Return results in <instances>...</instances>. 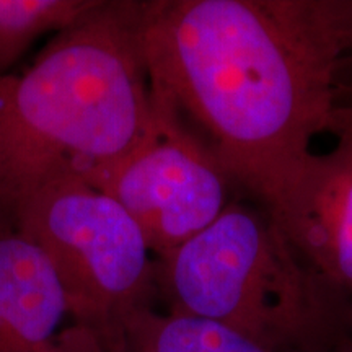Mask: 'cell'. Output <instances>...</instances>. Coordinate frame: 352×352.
Listing matches in <instances>:
<instances>
[{"instance_id":"cell-3","label":"cell","mask_w":352,"mask_h":352,"mask_svg":"<svg viewBox=\"0 0 352 352\" xmlns=\"http://www.w3.org/2000/svg\"><path fill=\"white\" fill-rule=\"evenodd\" d=\"M158 303L294 352H341L352 307L307 266L261 204L232 199L208 228L157 258Z\"/></svg>"},{"instance_id":"cell-5","label":"cell","mask_w":352,"mask_h":352,"mask_svg":"<svg viewBox=\"0 0 352 352\" xmlns=\"http://www.w3.org/2000/svg\"><path fill=\"white\" fill-rule=\"evenodd\" d=\"M153 103L152 126L142 140L83 179L120 202L155 258H164L223 212L235 184L168 103L155 94Z\"/></svg>"},{"instance_id":"cell-2","label":"cell","mask_w":352,"mask_h":352,"mask_svg":"<svg viewBox=\"0 0 352 352\" xmlns=\"http://www.w3.org/2000/svg\"><path fill=\"white\" fill-rule=\"evenodd\" d=\"M144 0H98L21 74L0 78V217L63 176L87 178L151 129Z\"/></svg>"},{"instance_id":"cell-10","label":"cell","mask_w":352,"mask_h":352,"mask_svg":"<svg viewBox=\"0 0 352 352\" xmlns=\"http://www.w3.org/2000/svg\"><path fill=\"white\" fill-rule=\"evenodd\" d=\"M329 131L336 135L341 132H352V85H341Z\"/></svg>"},{"instance_id":"cell-7","label":"cell","mask_w":352,"mask_h":352,"mask_svg":"<svg viewBox=\"0 0 352 352\" xmlns=\"http://www.w3.org/2000/svg\"><path fill=\"white\" fill-rule=\"evenodd\" d=\"M271 217L310 270L352 296V132L338 134L328 153H311Z\"/></svg>"},{"instance_id":"cell-9","label":"cell","mask_w":352,"mask_h":352,"mask_svg":"<svg viewBox=\"0 0 352 352\" xmlns=\"http://www.w3.org/2000/svg\"><path fill=\"white\" fill-rule=\"evenodd\" d=\"M98 0H0V78L39 36L80 20Z\"/></svg>"},{"instance_id":"cell-6","label":"cell","mask_w":352,"mask_h":352,"mask_svg":"<svg viewBox=\"0 0 352 352\" xmlns=\"http://www.w3.org/2000/svg\"><path fill=\"white\" fill-rule=\"evenodd\" d=\"M0 352H111L72 305L54 267L0 217Z\"/></svg>"},{"instance_id":"cell-8","label":"cell","mask_w":352,"mask_h":352,"mask_svg":"<svg viewBox=\"0 0 352 352\" xmlns=\"http://www.w3.org/2000/svg\"><path fill=\"white\" fill-rule=\"evenodd\" d=\"M121 352H294L217 321L158 308L140 311L124 329Z\"/></svg>"},{"instance_id":"cell-1","label":"cell","mask_w":352,"mask_h":352,"mask_svg":"<svg viewBox=\"0 0 352 352\" xmlns=\"http://www.w3.org/2000/svg\"><path fill=\"white\" fill-rule=\"evenodd\" d=\"M152 90L267 212L331 129L352 0H144Z\"/></svg>"},{"instance_id":"cell-4","label":"cell","mask_w":352,"mask_h":352,"mask_svg":"<svg viewBox=\"0 0 352 352\" xmlns=\"http://www.w3.org/2000/svg\"><path fill=\"white\" fill-rule=\"evenodd\" d=\"M13 222L44 253L60 284L111 352H121L127 323L157 308V258L120 202L80 176L44 184Z\"/></svg>"},{"instance_id":"cell-11","label":"cell","mask_w":352,"mask_h":352,"mask_svg":"<svg viewBox=\"0 0 352 352\" xmlns=\"http://www.w3.org/2000/svg\"><path fill=\"white\" fill-rule=\"evenodd\" d=\"M341 352H352V333H351V340H349V342H347L346 347H344V349H342Z\"/></svg>"}]
</instances>
